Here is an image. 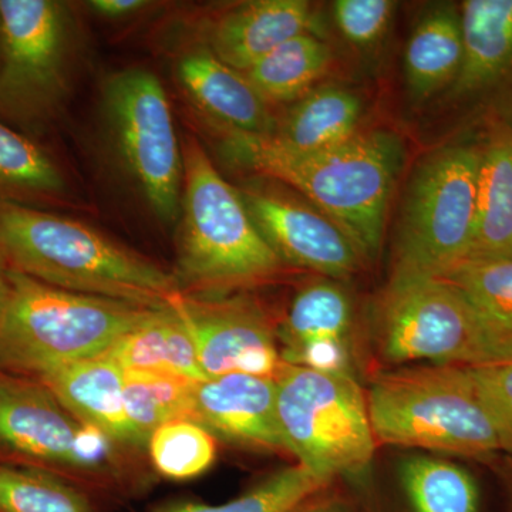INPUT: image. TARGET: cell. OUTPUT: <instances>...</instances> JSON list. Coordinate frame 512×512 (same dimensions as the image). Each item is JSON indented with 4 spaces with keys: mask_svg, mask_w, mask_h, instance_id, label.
Masks as SVG:
<instances>
[{
    "mask_svg": "<svg viewBox=\"0 0 512 512\" xmlns=\"http://www.w3.org/2000/svg\"><path fill=\"white\" fill-rule=\"evenodd\" d=\"M146 448L157 474L173 481L202 476L217 458L214 434L192 419L168 421L158 427Z\"/></svg>",
    "mask_w": 512,
    "mask_h": 512,
    "instance_id": "29",
    "label": "cell"
},
{
    "mask_svg": "<svg viewBox=\"0 0 512 512\" xmlns=\"http://www.w3.org/2000/svg\"><path fill=\"white\" fill-rule=\"evenodd\" d=\"M0 252L12 271L66 291L161 308L177 276L96 229L40 208L0 210Z\"/></svg>",
    "mask_w": 512,
    "mask_h": 512,
    "instance_id": "2",
    "label": "cell"
},
{
    "mask_svg": "<svg viewBox=\"0 0 512 512\" xmlns=\"http://www.w3.org/2000/svg\"><path fill=\"white\" fill-rule=\"evenodd\" d=\"M322 493L323 490L311 495V497L303 500L301 504L296 505L289 512H349L345 504L325 500V498H322Z\"/></svg>",
    "mask_w": 512,
    "mask_h": 512,
    "instance_id": "35",
    "label": "cell"
},
{
    "mask_svg": "<svg viewBox=\"0 0 512 512\" xmlns=\"http://www.w3.org/2000/svg\"><path fill=\"white\" fill-rule=\"evenodd\" d=\"M0 450L70 481L127 484L126 450L73 416L32 377L0 372Z\"/></svg>",
    "mask_w": 512,
    "mask_h": 512,
    "instance_id": "10",
    "label": "cell"
},
{
    "mask_svg": "<svg viewBox=\"0 0 512 512\" xmlns=\"http://www.w3.org/2000/svg\"><path fill=\"white\" fill-rule=\"evenodd\" d=\"M352 326L349 296L332 282H319L303 289L293 299L278 330L282 359L316 342L348 343Z\"/></svg>",
    "mask_w": 512,
    "mask_h": 512,
    "instance_id": "26",
    "label": "cell"
},
{
    "mask_svg": "<svg viewBox=\"0 0 512 512\" xmlns=\"http://www.w3.org/2000/svg\"><path fill=\"white\" fill-rule=\"evenodd\" d=\"M56 0H0V121L23 136H43L72 87L76 25Z\"/></svg>",
    "mask_w": 512,
    "mask_h": 512,
    "instance_id": "6",
    "label": "cell"
},
{
    "mask_svg": "<svg viewBox=\"0 0 512 512\" xmlns=\"http://www.w3.org/2000/svg\"><path fill=\"white\" fill-rule=\"evenodd\" d=\"M464 59L460 6H434L414 26L404 52V80L416 101L446 93Z\"/></svg>",
    "mask_w": 512,
    "mask_h": 512,
    "instance_id": "20",
    "label": "cell"
},
{
    "mask_svg": "<svg viewBox=\"0 0 512 512\" xmlns=\"http://www.w3.org/2000/svg\"><path fill=\"white\" fill-rule=\"evenodd\" d=\"M66 190L64 174L46 148L0 121V210L10 205L49 210Z\"/></svg>",
    "mask_w": 512,
    "mask_h": 512,
    "instance_id": "23",
    "label": "cell"
},
{
    "mask_svg": "<svg viewBox=\"0 0 512 512\" xmlns=\"http://www.w3.org/2000/svg\"><path fill=\"white\" fill-rule=\"evenodd\" d=\"M0 320V372L40 379L60 367L106 355L154 308L66 291L10 271Z\"/></svg>",
    "mask_w": 512,
    "mask_h": 512,
    "instance_id": "4",
    "label": "cell"
},
{
    "mask_svg": "<svg viewBox=\"0 0 512 512\" xmlns=\"http://www.w3.org/2000/svg\"><path fill=\"white\" fill-rule=\"evenodd\" d=\"M400 491L404 512H481L476 478L450 461L410 458L400 471Z\"/></svg>",
    "mask_w": 512,
    "mask_h": 512,
    "instance_id": "25",
    "label": "cell"
},
{
    "mask_svg": "<svg viewBox=\"0 0 512 512\" xmlns=\"http://www.w3.org/2000/svg\"><path fill=\"white\" fill-rule=\"evenodd\" d=\"M467 369L493 420L501 451L512 454V357Z\"/></svg>",
    "mask_w": 512,
    "mask_h": 512,
    "instance_id": "33",
    "label": "cell"
},
{
    "mask_svg": "<svg viewBox=\"0 0 512 512\" xmlns=\"http://www.w3.org/2000/svg\"><path fill=\"white\" fill-rule=\"evenodd\" d=\"M510 512H512V498H511Z\"/></svg>",
    "mask_w": 512,
    "mask_h": 512,
    "instance_id": "37",
    "label": "cell"
},
{
    "mask_svg": "<svg viewBox=\"0 0 512 512\" xmlns=\"http://www.w3.org/2000/svg\"><path fill=\"white\" fill-rule=\"evenodd\" d=\"M178 79L195 106L218 128L274 136L278 121L247 74L221 62L210 49L181 57Z\"/></svg>",
    "mask_w": 512,
    "mask_h": 512,
    "instance_id": "16",
    "label": "cell"
},
{
    "mask_svg": "<svg viewBox=\"0 0 512 512\" xmlns=\"http://www.w3.org/2000/svg\"><path fill=\"white\" fill-rule=\"evenodd\" d=\"M192 419L237 446L286 453L276 416V379L229 373L195 382Z\"/></svg>",
    "mask_w": 512,
    "mask_h": 512,
    "instance_id": "15",
    "label": "cell"
},
{
    "mask_svg": "<svg viewBox=\"0 0 512 512\" xmlns=\"http://www.w3.org/2000/svg\"><path fill=\"white\" fill-rule=\"evenodd\" d=\"M194 384L161 373L124 372V409L140 450L147 447L151 434L168 421L192 419Z\"/></svg>",
    "mask_w": 512,
    "mask_h": 512,
    "instance_id": "27",
    "label": "cell"
},
{
    "mask_svg": "<svg viewBox=\"0 0 512 512\" xmlns=\"http://www.w3.org/2000/svg\"><path fill=\"white\" fill-rule=\"evenodd\" d=\"M480 150L476 229L467 259L512 258L511 121H491Z\"/></svg>",
    "mask_w": 512,
    "mask_h": 512,
    "instance_id": "19",
    "label": "cell"
},
{
    "mask_svg": "<svg viewBox=\"0 0 512 512\" xmlns=\"http://www.w3.org/2000/svg\"><path fill=\"white\" fill-rule=\"evenodd\" d=\"M330 60L328 45L303 33L276 47L245 74L266 103H285L311 92L328 72Z\"/></svg>",
    "mask_w": 512,
    "mask_h": 512,
    "instance_id": "24",
    "label": "cell"
},
{
    "mask_svg": "<svg viewBox=\"0 0 512 512\" xmlns=\"http://www.w3.org/2000/svg\"><path fill=\"white\" fill-rule=\"evenodd\" d=\"M464 59L451 103L512 123V0L461 3Z\"/></svg>",
    "mask_w": 512,
    "mask_h": 512,
    "instance_id": "14",
    "label": "cell"
},
{
    "mask_svg": "<svg viewBox=\"0 0 512 512\" xmlns=\"http://www.w3.org/2000/svg\"><path fill=\"white\" fill-rule=\"evenodd\" d=\"M437 278L456 286L495 330L512 340V258L464 259Z\"/></svg>",
    "mask_w": 512,
    "mask_h": 512,
    "instance_id": "31",
    "label": "cell"
},
{
    "mask_svg": "<svg viewBox=\"0 0 512 512\" xmlns=\"http://www.w3.org/2000/svg\"><path fill=\"white\" fill-rule=\"evenodd\" d=\"M10 266L6 262L5 256L0 252V320L3 318L6 308H8L10 292H12V282H10Z\"/></svg>",
    "mask_w": 512,
    "mask_h": 512,
    "instance_id": "36",
    "label": "cell"
},
{
    "mask_svg": "<svg viewBox=\"0 0 512 512\" xmlns=\"http://www.w3.org/2000/svg\"><path fill=\"white\" fill-rule=\"evenodd\" d=\"M396 6L392 0H336L333 20L350 45L373 49L389 32Z\"/></svg>",
    "mask_w": 512,
    "mask_h": 512,
    "instance_id": "32",
    "label": "cell"
},
{
    "mask_svg": "<svg viewBox=\"0 0 512 512\" xmlns=\"http://www.w3.org/2000/svg\"><path fill=\"white\" fill-rule=\"evenodd\" d=\"M183 198L175 272L183 293H220L274 279L284 261L256 227L241 192L197 138L183 146Z\"/></svg>",
    "mask_w": 512,
    "mask_h": 512,
    "instance_id": "3",
    "label": "cell"
},
{
    "mask_svg": "<svg viewBox=\"0 0 512 512\" xmlns=\"http://www.w3.org/2000/svg\"><path fill=\"white\" fill-rule=\"evenodd\" d=\"M332 484L311 468L296 464L272 474L228 503H178L151 512H289Z\"/></svg>",
    "mask_w": 512,
    "mask_h": 512,
    "instance_id": "30",
    "label": "cell"
},
{
    "mask_svg": "<svg viewBox=\"0 0 512 512\" xmlns=\"http://www.w3.org/2000/svg\"><path fill=\"white\" fill-rule=\"evenodd\" d=\"M0 512H96L89 495L45 468L0 461Z\"/></svg>",
    "mask_w": 512,
    "mask_h": 512,
    "instance_id": "28",
    "label": "cell"
},
{
    "mask_svg": "<svg viewBox=\"0 0 512 512\" xmlns=\"http://www.w3.org/2000/svg\"><path fill=\"white\" fill-rule=\"evenodd\" d=\"M363 103L352 90L313 87L278 123L274 137L302 151L342 146L360 133Z\"/></svg>",
    "mask_w": 512,
    "mask_h": 512,
    "instance_id": "22",
    "label": "cell"
},
{
    "mask_svg": "<svg viewBox=\"0 0 512 512\" xmlns=\"http://www.w3.org/2000/svg\"><path fill=\"white\" fill-rule=\"evenodd\" d=\"M480 143H453L417 165L407 185L393 278H437L470 254L477 218Z\"/></svg>",
    "mask_w": 512,
    "mask_h": 512,
    "instance_id": "7",
    "label": "cell"
},
{
    "mask_svg": "<svg viewBox=\"0 0 512 512\" xmlns=\"http://www.w3.org/2000/svg\"><path fill=\"white\" fill-rule=\"evenodd\" d=\"M376 441L461 457L501 451L467 366L427 365L380 373L367 396Z\"/></svg>",
    "mask_w": 512,
    "mask_h": 512,
    "instance_id": "5",
    "label": "cell"
},
{
    "mask_svg": "<svg viewBox=\"0 0 512 512\" xmlns=\"http://www.w3.org/2000/svg\"><path fill=\"white\" fill-rule=\"evenodd\" d=\"M377 343L393 365L477 366L512 357L501 335L456 286L439 278H392L377 319Z\"/></svg>",
    "mask_w": 512,
    "mask_h": 512,
    "instance_id": "8",
    "label": "cell"
},
{
    "mask_svg": "<svg viewBox=\"0 0 512 512\" xmlns=\"http://www.w3.org/2000/svg\"><path fill=\"white\" fill-rule=\"evenodd\" d=\"M111 140L151 210L167 224L181 214L183 148L163 84L144 69L113 73L103 86Z\"/></svg>",
    "mask_w": 512,
    "mask_h": 512,
    "instance_id": "11",
    "label": "cell"
},
{
    "mask_svg": "<svg viewBox=\"0 0 512 512\" xmlns=\"http://www.w3.org/2000/svg\"><path fill=\"white\" fill-rule=\"evenodd\" d=\"M315 15L306 0H254L229 10L211 32V52L247 73L292 37L311 33Z\"/></svg>",
    "mask_w": 512,
    "mask_h": 512,
    "instance_id": "17",
    "label": "cell"
},
{
    "mask_svg": "<svg viewBox=\"0 0 512 512\" xmlns=\"http://www.w3.org/2000/svg\"><path fill=\"white\" fill-rule=\"evenodd\" d=\"M222 131V154L245 170L289 185L335 221L363 256L382 245L404 147L392 131H360L342 146L302 151L274 136Z\"/></svg>",
    "mask_w": 512,
    "mask_h": 512,
    "instance_id": "1",
    "label": "cell"
},
{
    "mask_svg": "<svg viewBox=\"0 0 512 512\" xmlns=\"http://www.w3.org/2000/svg\"><path fill=\"white\" fill-rule=\"evenodd\" d=\"M170 305L187 326L207 379L229 373L276 379L284 369L278 333L255 303L181 292Z\"/></svg>",
    "mask_w": 512,
    "mask_h": 512,
    "instance_id": "12",
    "label": "cell"
},
{
    "mask_svg": "<svg viewBox=\"0 0 512 512\" xmlns=\"http://www.w3.org/2000/svg\"><path fill=\"white\" fill-rule=\"evenodd\" d=\"M239 192L256 227L282 261L336 279L359 271L365 256L311 202L254 185Z\"/></svg>",
    "mask_w": 512,
    "mask_h": 512,
    "instance_id": "13",
    "label": "cell"
},
{
    "mask_svg": "<svg viewBox=\"0 0 512 512\" xmlns=\"http://www.w3.org/2000/svg\"><path fill=\"white\" fill-rule=\"evenodd\" d=\"M60 403L117 446L140 450L124 409V370L107 355L60 367L40 377Z\"/></svg>",
    "mask_w": 512,
    "mask_h": 512,
    "instance_id": "18",
    "label": "cell"
},
{
    "mask_svg": "<svg viewBox=\"0 0 512 512\" xmlns=\"http://www.w3.org/2000/svg\"><path fill=\"white\" fill-rule=\"evenodd\" d=\"M276 416L286 453L319 476H355L376 451L367 397L353 376L289 365L276 377Z\"/></svg>",
    "mask_w": 512,
    "mask_h": 512,
    "instance_id": "9",
    "label": "cell"
},
{
    "mask_svg": "<svg viewBox=\"0 0 512 512\" xmlns=\"http://www.w3.org/2000/svg\"><path fill=\"white\" fill-rule=\"evenodd\" d=\"M124 372H151L191 382L207 380L187 326L173 306L154 308L106 353Z\"/></svg>",
    "mask_w": 512,
    "mask_h": 512,
    "instance_id": "21",
    "label": "cell"
},
{
    "mask_svg": "<svg viewBox=\"0 0 512 512\" xmlns=\"http://www.w3.org/2000/svg\"><path fill=\"white\" fill-rule=\"evenodd\" d=\"M150 5L144 0H92L89 8L100 18L123 19L136 15Z\"/></svg>",
    "mask_w": 512,
    "mask_h": 512,
    "instance_id": "34",
    "label": "cell"
}]
</instances>
